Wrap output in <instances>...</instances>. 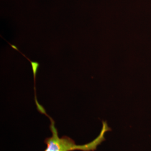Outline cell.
<instances>
[{
	"mask_svg": "<svg viewBox=\"0 0 151 151\" xmlns=\"http://www.w3.org/2000/svg\"><path fill=\"white\" fill-rule=\"evenodd\" d=\"M46 116L50 119V129L52 134L51 137L47 138L44 140V143L47 145V148L44 151H95L97 147L105 140V134L110 130L106 122L103 121L102 129L97 137L87 144L79 145H77L75 140L69 137L62 136L60 137L53 119L48 114Z\"/></svg>",
	"mask_w": 151,
	"mask_h": 151,
	"instance_id": "cell-1",
	"label": "cell"
},
{
	"mask_svg": "<svg viewBox=\"0 0 151 151\" xmlns=\"http://www.w3.org/2000/svg\"></svg>",
	"mask_w": 151,
	"mask_h": 151,
	"instance_id": "cell-2",
	"label": "cell"
}]
</instances>
